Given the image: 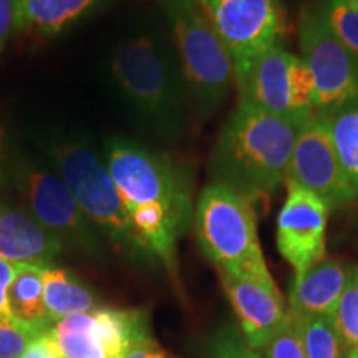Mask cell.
I'll return each mask as SVG.
<instances>
[{"mask_svg": "<svg viewBox=\"0 0 358 358\" xmlns=\"http://www.w3.org/2000/svg\"><path fill=\"white\" fill-rule=\"evenodd\" d=\"M103 161L143 244L174 272L178 243L194 216L189 171L169 155L120 136L106 140Z\"/></svg>", "mask_w": 358, "mask_h": 358, "instance_id": "obj_1", "label": "cell"}, {"mask_svg": "<svg viewBox=\"0 0 358 358\" xmlns=\"http://www.w3.org/2000/svg\"><path fill=\"white\" fill-rule=\"evenodd\" d=\"M111 78L143 127L161 138H176L189 106L176 52L161 35L140 30L111 50Z\"/></svg>", "mask_w": 358, "mask_h": 358, "instance_id": "obj_2", "label": "cell"}, {"mask_svg": "<svg viewBox=\"0 0 358 358\" xmlns=\"http://www.w3.org/2000/svg\"><path fill=\"white\" fill-rule=\"evenodd\" d=\"M301 123L237 105L219 133L209 159L213 182L254 201L285 182Z\"/></svg>", "mask_w": 358, "mask_h": 358, "instance_id": "obj_3", "label": "cell"}, {"mask_svg": "<svg viewBox=\"0 0 358 358\" xmlns=\"http://www.w3.org/2000/svg\"><path fill=\"white\" fill-rule=\"evenodd\" d=\"M40 145L53 169L69 186L85 216L123 259L133 264L155 261L134 231L122 196L90 141L75 134H47Z\"/></svg>", "mask_w": 358, "mask_h": 358, "instance_id": "obj_4", "label": "cell"}, {"mask_svg": "<svg viewBox=\"0 0 358 358\" xmlns=\"http://www.w3.org/2000/svg\"><path fill=\"white\" fill-rule=\"evenodd\" d=\"M2 143L7 181L15 187L20 204L65 249L77 250L95 262H106V241L80 209L60 174L12 138Z\"/></svg>", "mask_w": 358, "mask_h": 358, "instance_id": "obj_5", "label": "cell"}, {"mask_svg": "<svg viewBox=\"0 0 358 358\" xmlns=\"http://www.w3.org/2000/svg\"><path fill=\"white\" fill-rule=\"evenodd\" d=\"M171 32L189 106L211 118L236 85L232 58L194 0H158Z\"/></svg>", "mask_w": 358, "mask_h": 358, "instance_id": "obj_6", "label": "cell"}, {"mask_svg": "<svg viewBox=\"0 0 358 358\" xmlns=\"http://www.w3.org/2000/svg\"><path fill=\"white\" fill-rule=\"evenodd\" d=\"M192 221L201 249L217 271L274 282L262 256L252 201L211 182L201 191Z\"/></svg>", "mask_w": 358, "mask_h": 358, "instance_id": "obj_7", "label": "cell"}, {"mask_svg": "<svg viewBox=\"0 0 358 358\" xmlns=\"http://www.w3.org/2000/svg\"><path fill=\"white\" fill-rule=\"evenodd\" d=\"M237 105L261 113L303 123L315 116L313 80L301 55L282 43L267 48L236 70Z\"/></svg>", "mask_w": 358, "mask_h": 358, "instance_id": "obj_8", "label": "cell"}, {"mask_svg": "<svg viewBox=\"0 0 358 358\" xmlns=\"http://www.w3.org/2000/svg\"><path fill=\"white\" fill-rule=\"evenodd\" d=\"M301 58L313 80L315 115L329 116L358 101V58L327 29L312 6L299 17Z\"/></svg>", "mask_w": 358, "mask_h": 358, "instance_id": "obj_9", "label": "cell"}, {"mask_svg": "<svg viewBox=\"0 0 358 358\" xmlns=\"http://www.w3.org/2000/svg\"><path fill=\"white\" fill-rule=\"evenodd\" d=\"M194 2L229 52L234 71L261 52L282 43L287 34V13L282 0Z\"/></svg>", "mask_w": 358, "mask_h": 358, "instance_id": "obj_10", "label": "cell"}, {"mask_svg": "<svg viewBox=\"0 0 358 358\" xmlns=\"http://www.w3.org/2000/svg\"><path fill=\"white\" fill-rule=\"evenodd\" d=\"M285 185L312 192L330 211L353 203L324 116H312L299 128Z\"/></svg>", "mask_w": 358, "mask_h": 358, "instance_id": "obj_11", "label": "cell"}, {"mask_svg": "<svg viewBox=\"0 0 358 358\" xmlns=\"http://www.w3.org/2000/svg\"><path fill=\"white\" fill-rule=\"evenodd\" d=\"M330 213L329 206L312 192L287 185V198L277 217V249L294 268V280L325 259Z\"/></svg>", "mask_w": 358, "mask_h": 358, "instance_id": "obj_12", "label": "cell"}, {"mask_svg": "<svg viewBox=\"0 0 358 358\" xmlns=\"http://www.w3.org/2000/svg\"><path fill=\"white\" fill-rule=\"evenodd\" d=\"M222 287L239 319L241 334L254 350H266L272 337L287 320L289 307L274 282L219 271Z\"/></svg>", "mask_w": 358, "mask_h": 358, "instance_id": "obj_13", "label": "cell"}, {"mask_svg": "<svg viewBox=\"0 0 358 358\" xmlns=\"http://www.w3.org/2000/svg\"><path fill=\"white\" fill-rule=\"evenodd\" d=\"M64 244L35 221L24 206L0 196V259L12 264L53 266Z\"/></svg>", "mask_w": 358, "mask_h": 358, "instance_id": "obj_14", "label": "cell"}, {"mask_svg": "<svg viewBox=\"0 0 358 358\" xmlns=\"http://www.w3.org/2000/svg\"><path fill=\"white\" fill-rule=\"evenodd\" d=\"M352 268L338 259H324L294 280L289 299L290 317H332Z\"/></svg>", "mask_w": 358, "mask_h": 358, "instance_id": "obj_15", "label": "cell"}, {"mask_svg": "<svg viewBox=\"0 0 358 358\" xmlns=\"http://www.w3.org/2000/svg\"><path fill=\"white\" fill-rule=\"evenodd\" d=\"M105 2L106 0H15L17 32L55 37Z\"/></svg>", "mask_w": 358, "mask_h": 358, "instance_id": "obj_16", "label": "cell"}, {"mask_svg": "<svg viewBox=\"0 0 358 358\" xmlns=\"http://www.w3.org/2000/svg\"><path fill=\"white\" fill-rule=\"evenodd\" d=\"M43 295L50 325L66 317L95 312L103 307L95 290L64 267H43Z\"/></svg>", "mask_w": 358, "mask_h": 358, "instance_id": "obj_17", "label": "cell"}, {"mask_svg": "<svg viewBox=\"0 0 358 358\" xmlns=\"http://www.w3.org/2000/svg\"><path fill=\"white\" fill-rule=\"evenodd\" d=\"M43 267L40 264H17L7 303L13 320L52 329L45 307Z\"/></svg>", "mask_w": 358, "mask_h": 358, "instance_id": "obj_18", "label": "cell"}, {"mask_svg": "<svg viewBox=\"0 0 358 358\" xmlns=\"http://www.w3.org/2000/svg\"><path fill=\"white\" fill-rule=\"evenodd\" d=\"M337 153L340 171L352 199H358V101L324 116Z\"/></svg>", "mask_w": 358, "mask_h": 358, "instance_id": "obj_19", "label": "cell"}, {"mask_svg": "<svg viewBox=\"0 0 358 358\" xmlns=\"http://www.w3.org/2000/svg\"><path fill=\"white\" fill-rule=\"evenodd\" d=\"M50 334L64 358H108L95 312L57 322Z\"/></svg>", "mask_w": 358, "mask_h": 358, "instance_id": "obj_20", "label": "cell"}, {"mask_svg": "<svg viewBox=\"0 0 358 358\" xmlns=\"http://www.w3.org/2000/svg\"><path fill=\"white\" fill-rule=\"evenodd\" d=\"M290 317V315H289ZM306 358H343L345 348L329 315L290 317Z\"/></svg>", "mask_w": 358, "mask_h": 358, "instance_id": "obj_21", "label": "cell"}, {"mask_svg": "<svg viewBox=\"0 0 358 358\" xmlns=\"http://www.w3.org/2000/svg\"><path fill=\"white\" fill-rule=\"evenodd\" d=\"M312 7L327 29L358 58V0H315Z\"/></svg>", "mask_w": 358, "mask_h": 358, "instance_id": "obj_22", "label": "cell"}, {"mask_svg": "<svg viewBox=\"0 0 358 358\" xmlns=\"http://www.w3.org/2000/svg\"><path fill=\"white\" fill-rule=\"evenodd\" d=\"M332 319L343 348L347 352L358 350V271L355 268H352Z\"/></svg>", "mask_w": 358, "mask_h": 358, "instance_id": "obj_23", "label": "cell"}, {"mask_svg": "<svg viewBox=\"0 0 358 358\" xmlns=\"http://www.w3.org/2000/svg\"><path fill=\"white\" fill-rule=\"evenodd\" d=\"M48 330V327L22 324L0 317V358H24L29 347Z\"/></svg>", "mask_w": 358, "mask_h": 358, "instance_id": "obj_24", "label": "cell"}, {"mask_svg": "<svg viewBox=\"0 0 358 358\" xmlns=\"http://www.w3.org/2000/svg\"><path fill=\"white\" fill-rule=\"evenodd\" d=\"M209 358H266L259 350L248 345L243 334L227 325L219 330L209 347Z\"/></svg>", "mask_w": 358, "mask_h": 358, "instance_id": "obj_25", "label": "cell"}, {"mask_svg": "<svg viewBox=\"0 0 358 358\" xmlns=\"http://www.w3.org/2000/svg\"><path fill=\"white\" fill-rule=\"evenodd\" d=\"M264 352H266V358H306L290 317H287V320L277 330Z\"/></svg>", "mask_w": 358, "mask_h": 358, "instance_id": "obj_26", "label": "cell"}, {"mask_svg": "<svg viewBox=\"0 0 358 358\" xmlns=\"http://www.w3.org/2000/svg\"><path fill=\"white\" fill-rule=\"evenodd\" d=\"M17 34V3L15 0H0V53Z\"/></svg>", "mask_w": 358, "mask_h": 358, "instance_id": "obj_27", "label": "cell"}, {"mask_svg": "<svg viewBox=\"0 0 358 358\" xmlns=\"http://www.w3.org/2000/svg\"><path fill=\"white\" fill-rule=\"evenodd\" d=\"M124 358H173L169 353L153 338V335L146 334L129 345L124 353Z\"/></svg>", "mask_w": 358, "mask_h": 358, "instance_id": "obj_28", "label": "cell"}, {"mask_svg": "<svg viewBox=\"0 0 358 358\" xmlns=\"http://www.w3.org/2000/svg\"><path fill=\"white\" fill-rule=\"evenodd\" d=\"M15 271L17 264L8 262L6 259H0V317L2 319H12L7 303V292L13 280V275H15Z\"/></svg>", "mask_w": 358, "mask_h": 358, "instance_id": "obj_29", "label": "cell"}, {"mask_svg": "<svg viewBox=\"0 0 358 358\" xmlns=\"http://www.w3.org/2000/svg\"><path fill=\"white\" fill-rule=\"evenodd\" d=\"M24 358H64L62 352L58 350L55 340H53L50 330L35 340L29 350L25 352Z\"/></svg>", "mask_w": 358, "mask_h": 358, "instance_id": "obj_30", "label": "cell"}, {"mask_svg": "<svg viewBox=\"0 0 358 358\" xmlns=\"http://www.w3.org/2000/svg\"><path fill=\"white\" fill-rule=\"evenodd\" d=\"M7 182V171H6V161H3V143L0 141V187Z\"/></svg>", "mask_w": 358, "mask_h": 358, "instance_id": "obj_31", "label": "cell"}, {"mask_svg": "<svg viewBox=\"0 0 358 358\" xmlns=\"http://www.w3.org/2000/svg\"><path fill=\"white\" fill-rule=\"evenodd\" d=\"M343 358H358V350L347 352V357H343Z\"/></svg>", "mask_w": 358, "mask_h": 358, "instance_id": "obj_32", "label": "cell"}]
</instances>
